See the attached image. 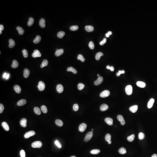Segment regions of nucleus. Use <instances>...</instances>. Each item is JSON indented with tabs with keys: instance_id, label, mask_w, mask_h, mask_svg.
Returning <instances> with one entry per match:
<instances>
[{
	"instance_id": "obj_4",
	"label": "nucleus",
	"mask_w": 157,
	"mask_h": 157,
	"mask_svg": "<svg viewBox=\"0 0 157 157\" xmlns=\"http://www.w3.org/2000/svg\"><path fill=\"white\" fill-rule=\"evenodd\" d=\"M157 134V122H149L143 124L137 132V138L139 140L147 141L154 137Z\"/></svg>"
},
{
	"instance_id": "obj_13",
	"label": "nucleus",
	"mask_w": 157,
	"mask_h": 157,
	"mask_svg": "<svg viewBox=\"0 0 157 157\" xmlns=\"http://www.w3.org/2000/svg\"><path fill=\"white\" fill-rule=\"evenodd\" d=\"M5 77H2V76H0V86H2L4 84H5Z\"/></svg>"
},
{
	"instance_id": "obj_10",
	"label": "nucleus",
	"mask_w": 157,
	"mask_h": 157,
	"mask_svg": "<svg viewBox=\"0 0 157 157\" xmlns=\"http://www.w3.org/2000/svg\"><path fill=\"white\" fill-rule=\"evenodd\" d=\"M10 74V66L5 61H2L0 63V76H8Z\"/></svg>"
},
{
	"instance_id": "obj_9",
	"label": "nucleus",
	"mask_w": 157,
	"mask_h": 157,
	"mask_svg": "<svg viewBox=\"0 0 157 157\" xmlns=\"http://www.w3.org/2000/svg\"><path fill=\"white\" fill-rule=\"evenodd\" d=\"M143 92L148 96H155L157 94V78H151L143 83Z\"/></svg>"
},
{
	"instance_id": "obj_14",
	"label": "nucleus",
	"mask_w": 157,
	"mask_h": 157,
	"mask_svg": "<svg viewBox=\"0 0 157 157\" xmlns=\"http://www.w3.org/2000/svg\"><path fill=\"white\" fill-rule=\"evenodd\" d=\"M2 128L0 129V135H2Z\"/></svg>"
},
{
	"instance_id": "obj_6",
	"label": "nucleus",
	"mask_w": 157,
	"mask_h": 157,
	"mask_svg": "<svg viewBox=\"0 0 157 157\" xmlns=\"http://www.w3.org/2000/svg\"><path fill=\"white\" fill-rule=\"evenodd\" d=\"M103 99V93L99 89H93L84 100L83 105L87 109H94L98 106Z\"/></svg>"
},
{
	"instance_id": "obj_11",
	"label": "nucleus",
	"mask_w": 157,
	"mask_h": 157,
	"mask_svg": "<svg viewBox=\"0 0 157 157\" xmlns=\"http://www.w3.org/2000/svg\"><path fill=\"white\" fill-rule=\"evenodd\" d=\"M105 157H121V154L117 149L111 148L108 151Z\"/></svg>"
},
{
	"instance_id": "obj_5",
	"label": "nucleus",
	"mask_w": 157,
	"mask_h": 157,
	"mask_svg": "<svg viewBox=\"0 0 157 157\" xmlns=\"http://www.w3.org/2000/svg\"><path fill=\"white\" fill-rule=\"evenodd\" d=\"M41 73L46 80L47 84L50 87H56L60 82V76L55 68L50 66H43L41 69Z\"/></svg>"
},
{
	"instance_id": "obj_12",
	"label": "nucleus",
	"mask_w": 157,
	"mask_h": 157,
	"mask_svg": "<svg viewBox=\"0 0 157 157\" xmlns=\"http://www.w3.org/2000/svg\"><path fill=\"white\" fill-rule=\"evenodd\" d=\"M31 157H46V156H45L44 153H43L42 151L36 149V150H34V151L31 153Z\"/></svg>"
},
{
	"instance_id": "obj_8",
	"label": "nucleus",
	"mask_w": 157,
	"mask_h": 157,
	"mask_svg": "<svg viewBox=\"0 0 157 157\" xmlns=\"http://www.w3.org/2000/svg\"><path fill=\"white\" fill-rule=\"evenodd\" d=\"M56 131L58 135L59 142L61 144H67L70 142L71 135L69 129L64 123H59L56 125Z\"/></svg>"
},
{
	"instance_id": "obj_3",
	"label": "nucleus",
	"mask_w": 157,
	"mask_h": 157,
	"mask_svg": "<svg viewBox=\"0 0 157 157\" xmlns=\"http://www.w3.org/2000/svg\"><path fill=\"white\" fill-rule=\"evenodd\" d=\"M22 117L25 121H29L36 117L38 112V106L36 102L30 98L25 97L22 100Z\"/></svg>"
},
{
	"instance_id": "obj_7",
	"label": "nucleus",
	"mask_w": 157,
	"mask_h": 157,
	"mask_svg": "<svg viewBox=\"0 0 157 157\" xmlns=\"http://www.w3.org/2000/svg\"><path fill=\"white\" fill-rule=\"evenodd\" d=\"M85 55V48L79 43H76L72 47V50L68 58L71 66H76L82 61Z\"/></svg>"
},
{
	"instance_id": "obj_1",
	"label": "nucleus",
	"mask_w": 157,
	"mask_h": 157,
	"mask_svg": "<svg viewBox=\"0 0 157 157\" xmlns=\"http://www.w3.org/2000/svg\"><path fill=\"white\" fill-rule=\"evenodd\" d=\"M79 140L84 144L98 143L103 140V135L96 125L90 124L84 127V132L79 136Z\"/></svg>"
},
{
	"instance_id": "obj_2",
	"label": "nucleus",
	"mask_w": 157,
	"mask_h": 157,
	"mask_svg": "<svg viewBox=\"0 0 157 157\" xmlns=\"http://www.w3.org/2000/svg\"><path fill=\"white\" fill-rule=\"evenodd\" d=\"M113 50L111 47H102L98 56V63L102 68L105 70H110L112 68L113 66Z\"/></svg>"
}]
</instances>
